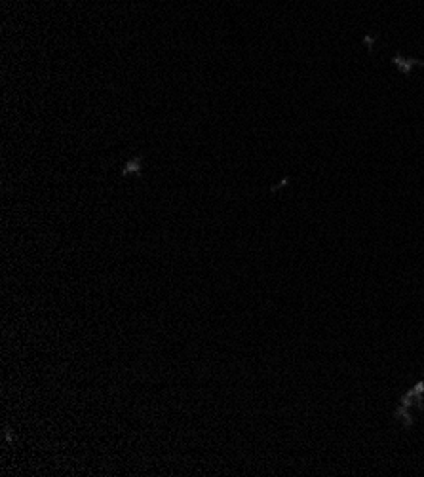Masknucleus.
<instances>
[{
    "label": "nucleus",
    "instance_id": "f257e3e1",
    "mask_svg": "<svg viewBox=\"0 0 424 477\" xmlns=\"http://www.w3.org/2000/svg\"><path fill=\"white\" fill-rule=\"evenodd\" d=\"M396 418H401V422H403V426H405V428H409V426L413 424V418H411V413H409V407L405 405L398 407V411H396Z\"/></svg>",
    "mask_w": 424,
    "mask_h": 477
},
{
    "label": "nucleus",
    "instance_id": "7ed1b4c3",
    "mask_svg": "<svg viewBox=\"0 0 424 477\" xmlns=\"http://www.w3.org/2000/svg\"><path fill=\"white\" fill-rule=\"evenodd\" d=\"M4 434H6V441H8V443H10V441L14 439V436H10V430L8 428H4Z\"/></svg>",
    "mask_w": 424,
    "mask_h": 477
},
{
    "label": "nucleus",
    "instance_id": "f03ea898",
    "mask_svg": "<svg viewBox=\"0 0 424 477\" xmlns=\"http://www.w3.org/2000/svg\"><path fill=\"white\" fill-rule=\"evenodd\" d=\"M139 169H141V158H139V156H136V158H131L128 164H126L124 171H122V176H128V173H131V171L139 176V173H141Z\"/></svg>",
    "mask_w": 424,
    "mask_h": 477
}]
</instances>
